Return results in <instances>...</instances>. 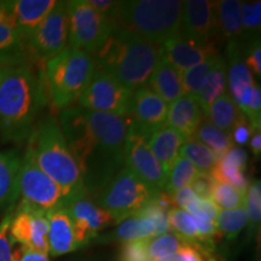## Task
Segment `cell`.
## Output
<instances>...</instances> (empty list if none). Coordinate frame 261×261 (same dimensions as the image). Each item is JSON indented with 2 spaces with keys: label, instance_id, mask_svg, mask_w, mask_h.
I'll list each match as a JSON object with an SVG mask.
<instances>
[{
  "label": "cell",
  "instance_id": "19",
  "mask_svg": "<svg viewBox=\"0 0 261 261\" xmlns=\"http://www.w3.org/2000/svg\"><path fill=\"white\" fill-rule=\"evenodd\" d=\"M48 223V253L52 256L63 255L76 250L74 240L73 219L67 207L55 208L46 212Z\"/></svg>",
  "mask_w": 261,
  "mask_h": 261
},
{
  "label": "cell",
  "instance_id": "16",
  "mask_svg": "<svg viewBox=\"0 0 261 261\" xmlns=\"http://www.w3.org/2000/svg\"><path fill=\"white\" fill-rule=\"evenodd\" d=\"M168 104L149 87L133 92L128 119L146 136L165 126Z\"/></svg>",
  "mask_w": 261,
  "mask_h": 261
},
{
  "label": "cell",
  "instance_id": "17",
  "mask_svg": "<svg viewBox=\"0 0 261 261\" xmlns=\"http://www.w3.org/2000/svg\"><path fill=\"white\" fill-rule=\"evenodd\" d=\"M217 56L219 54L215 42L200 44L188 40L180 34L162 44V57L180 73Z\"/></svg>",
  "mask_w": 261,
  "mask_h": 261
},
{
  "label": "cell",
  "instance_id": "1",
  "mask_svg": "<svg viewBox=\"0 0 261 261\" xmlns=\"http://www.w3.org/2000/svg\"><path fill=\"white\" fill-rule=\"evenodd\" d=\"M58 125L80 169L87 196L96 197L123 167L128 117L77 106L62 110Z\"/></svg>",
  "mask_w": 261,
  "mask_h": 261
},
{
  "label": "cell",
  "instance_id": "33",
  "mask_svg": "<svg viewBox=\"0 0 261 261\" xmlns=\"http://www.w3.org/2000/svg\"><path fill=\"white\" fill-rule=\"evenodd\" d=\"M198 171L190 161L179 156L173 163L172 168L169 169L163 192L167 195H172L173 192L180 190L182 188L190 187Z\"/></svg>",
  "mask_w": 261,
  "mask_h": 261
},
{
  "label": "cell",
  "instance_id": "51",
  "mask_svg": "<svg viewBox=\"0 0 261 261\" xmlns=\"http://www.w3.org/2000/svg\"><path fill=\"white\" fill-rule=\"evenodd\" d=\"M12 261H14V260H12Z\"/></svg>",
  "mask_w": 261,
  "mask_h": 261
},
{
  "label": "cell",
  "instance_id": "46",
  "mask_svg": "<svg viewBox=\"0 0 261 261\" xmlns=\"http://www.w3.org/2000/svg\"><path fill=\"white\" fill-rule=\"evenodd\" d=\"M89 4L96 10L98 14L106 17L110 23H113L117 11V4L119 2H112V0H87Z\"/></svg>",
  "mask_w": 261,
  "mask_h": 261
},
{
  "label": "cell",
  "instance_id": "45",
  "mask_svg": "<svg viewBox=\"0 0 261 261\" xmlns=\"http://www.w3.org/2000/svg\"><path fill=\"white\" fill-rule=\"evenodd\" d=\"M169 203H171L172 208H178V210L185 211L188 205L192 203L195 200H197V195L195 194L191 187L182 188L180 190L173 192L172 195H168Z\"/></svg>",
  "mask_w": 261,
  "mask_h": 261
},
{
  "label": "cell",
  "instance_id": "31",
  "mask_svg": "<svg viewBox=\"0 0 261 261\" xmlns=\"http://www.w3.org/2000/svg\"><path fill=\"white\" fill-rule=\"evenodd\" d=\"M168 224L169 227L175 232V236L185 244L203 249L201 247V238L198 236L195 220L191 214L178 208H171L168 211Z\"/></svg>",
  "mask_w": 261,
  "mask_h": 261
},
{
  "label": "cell",
  "instance_id": "9",
  "mask_svg": "<svg viewBox=\"0 0 261 261\" xmlns=\"http://www.w3.org/2000/svg\"><path fill=\"white\" fill-rule=\"evenodd\" d=\"M18 187L21 201L37 210L48 212L55 208L68 207L70 203L67 192L38 167L28 148H25L21 160Z\"/></svg>",
  "mask_w": 261,
  "mask_h": 261
},
{
  "label": "cell",
  "instance_id": "50",
  "mask_svg": "<svg viewBox=\"0 0 261 261\" xmlns=\"http://www.w3.org/2000/svg\"><path fill=\"white\" fill-rule=\"evenodd\" d=\"M5 70H6V68H5V67H3V65H0V81H2L3 76H4Z\"/></svg>",
  "mask_w": 261,
  "mask_h": 261
},
{
  "label": "cell",
  "instance_id": "10",
  "mask_svg": "<svg viewBox=\"0 0 261 261\" xmlns=\"http://www.w3.org/2000/svg\"><path fill=\"white\" fill-rule=\"evenodd\" d=\"M149 137L128 119V128L125 140L123 166L156 194L165 190L167 174L152 154L148 143Z\"/></svg>",
  "mask_w": 261,
  "mask_h": 261
},
{
  "label": "cell",
  "instance_id": "44",
  "mask_svg": "<svg viewBox=\"0 0 261 261\" xmlns=\"http://www.w3.org/2000/svg\"><path fill=\"white\" fill-rule=\"evenodd\" d=\"M249 47L247 48V56L244 58V63L250 70V73L256 75L257 77L261 76V46L260 38L254 39L249 41Z\"/></svg>",
  "mask_w": 261,
  "mask_h": 261
},
{
  "label": "cell",
  "instance_id": "28",
  "mask_svg": "<svg viewBox=\"0 0 261 261\" xmlns=\"http://www.w3.org/2000/svg\"><path fill=\"white\" fill-rule=\"evenodd\" d=\"M27 52L19 35L0 22V65L5 68L25 63Z\"/></svg>",
  "mask_w": 261,
  "mask_h": 261
},
{
  "label": "cell",
  "instance_id": "18",
  "mask_svg": "<svg viewBox=\"0 0 261 261\" xmlns=\"http://www.w3.org/2000/svg\"><path fill=\"white\" fill-rule=\"evenodd\" d=\"M4 4L12 28L24 44L48 15L56 0H10Z\"/></svg>",
  "mask_w": 261,
  "mask_h": 261
},
{
  "label": "cell",
  "instance_id": "15",
  "mask_svg": "<svg viewBox=\"0 0 261 261\" xmlns=\"http://www.w3.org/2000/svg\"><path fill=\"white\" fill-rule=\"evenodd\" d=\"M227 67L226 79L228 85V94L232 98L234 104L246 116L253 90L255 87L253 74L244 63L243 51L240 42L227 44Z\"/></svg>",
  "mask_w": 261,
  "mask_h": 261
},
{
  "label": "cell",
  "instance_id": "43",
  "mask_svg": "<svg viewBox=\"0 0 261 261\" xmlns=\"http://www.w3.org/2000/svg\"><path fill=\"white\" fill-rule=\"evenodd\" d=\"M215 182L210 173L198 172L190 187L198 198H211Z\"/></svg>",
  "mask_w": 261,
  "mask_h": 261
},
{
  "label": "cell",
  "instance_id": "11",
  "mask_svg": "<svg viewBox=\"0 0 261 261\" xmlns=\"http://www.w3.org/2000/svg\"><path fill=\"white\" fill-rule=\"evenodd\" d=\"M133 92L117 83L112 75L96 69L86 90L79 97V107L91 112L128 117Z\"/></svg>",
  "mask_w": 261,
  "mask_h": 261
},
{
  "label": "cell",
  "instance_id": "4",
  "mask_svg": "<svg viewBox=\"0 0 261 261\" xmlns=\"http://www.w3.org/2000/svg\"><path fill=\"white\" fill-rule=\"evenodd\" d=\"M27 140L25 148L31 150L38 167L67 192L70 203L87 195L80 169L54 116L42 119Z\"/></svg>",
  "mask_w": 261,
  "mask_h": 261
},
{
  "label": "cell",
  "instance_id": "41",
  "mask_svg": "<svg viewBox=\"0 0 261 261\" xmlns=\"http://www.w3.org/2000/svg\"><path fill=\"white\" fill-rule=\"evenodd\" d=\"M120 261H151L146 253V240L127 242L122 247Z\"/></svg>",
  "mask_w": 261,
  "mask_h": 261
},
{
  "label": "cell",
  "instance_id": "34",
  "mask_svg": "<svg viewBox=\"0 0 261 261\" xmlns=\"http://www.w3.org/2000/svg\"><path fill=\"white\" fill-rule=\"evenodd\" d=\"M248 223L246 207H238L236 210H219L215 219L218 232L223 233L228 240H233L243 230Z\"/></svg>",
  "mask_w": 261,
  "mask_h": 261
},
{
  "label": "cell",
  "instance_id": "5",
  "mask_svg": "<svg viewBox=\"0 0 261 261\" xmlns=\"http://www.w3.org/2000/svg\"><path fill=\"white\" fill-rule=\"evenodd\" d=\"M182 2L127 0L119 2L113 31L128 33L151 44L162 45L180 34Z\"/></svg>",
  "mask_w": 261,
  "mask_h": 261
},
{
  "label": "cell",
  "instance_id": "2",
  "mask_svg": "<svg viewBox=\"0 0 261 261\" xmlns=\"http://www.w3.org/2000/svg\"><path fill=\"white\" fill-rule=\"evenodd\" d=\"M46 104L42 74L27 63L6 68L0 81V137L22 143L31 136L39 114Z\"/></svg>",
  "mask_w": 261,
  "mask_h": 261
},
{
  "label": "cell",
  "instance_id": "14",
  "mask_svg": "<svg viewBox=\"0 0 261 261\" xmlns=\"http://www.w3.org/2000/svg\"><path fill=\"white\" fill-rule=\"evenodd\" d=\"M215 2L189 0L182 2L180 35L188 40L208 44L218 37Z\"/></svg>",
  "mask_w": 261,
  "mask_h": 261
},
{
  "label": "cell",
  "instance_id": "20",
  "mask_svg": "<svg viewBox=\"0 0 261 261\" xmlns=\"http://www.w3.org/2000/svg\"><path fill=\"white\" fill-rule=\"evenodd\" d=\"M204 120V114L196 97L182 96L168 106L165 125L191 139L195 130Z\"/></svg>",
  "mask_w": 261,
  "mask_h": 261
},
{
  "label": "cell",
  "instance_id": "37",
  "mask_svg": "<svg viewBox=\"0 0 261 261\" xmlns=\"http://www.w3.org/2000/svg\"><path fill=\"white\" fill-rule=\"evenodd\" d=\"M241 21H242V38H248L253 41L260 38L259 31L261 27V3L244 2L241 4Z\"/></svg>",
  "mask_w": 261,
  "mask_h": 261
},
{
  "label": "cell",
  "instance_id": "26",
  "mask_svg": "<svg viewBox=\"0 0 261 261\" xmlns=\"http://www.w3.org/2000/svg\"><path fill=\"white\" fill-rule=\"evenodd\" d=\"M227 79H226V63L224 58L218 56L212 70L205 79L203 87H202L200 94L197 96L198 104H200L204 117L207 115L211 104L215 99L223 96L227 92Z\"/></svg>",
  "mask_w": 261,
  "mask_h": 261
},
{
  "label": "cell",
  "instance_id": "35",
  "mask_svg": "<svg viewBox=\"0 0 261 261\" xmlns=\"http://www.w3.org/2000/svg\"><path fill=\"white\" fill-rule=\"evenodd\" d=\"M217 57L204 61L203 63L195 65V67L181 73V84L184 96L197 98L202 87H203V84L205 79H207L208 74H210L212 68H213Z\"/></svg>",
  "mask_w": 261,
  "mask_h": 261
},
{
  "label": "cell",
  "instance_id": "32",
  "mask_svg": "<svg viewBox=\"0 0 261 261\" xmlns=\"http://www.w3.org/2000/svg\"><path fill=\"white\" fill-rule=\"evenodd\" d=\"M180 158L187 159L201 173H211L218 161L212 150L195 139H188L180 148Z\"/></svg>",
  "mask_w": 261,
  "mask_h": 261
},
{
  "label": "cell",
  "instance_id": "40",
  "mask_svg": "<svg viewBox=\"0 0 261 261\" xmlns=\"http://www.w3.org/2000/svg\"><path fill=\"white\" fill-rule=\"evenodd\" d=\"M248 154L243 148L232 146L223 158L218 160L213 168L219 171H242L246 172Z\"/></svg>",
  "mask_w": 261,
  "mask_h": 261
},
{
  "label": "cell",
  "instance_id": "27",
  "mask_svg": "<svg viewBox=\"0 0 261 261\" xmlns=\"http://www.w3.org/2000/svg\"><path fill=\"white\" fill-rule=\"evenodd\" d=\"M205 117L210 119V122L217 128L231 135L233 127L244 116L241 113V110L238 109V107L234 104L230 94L226 92L211 104Z\"/></svg>",
  "mask_w": 261,
  "mask_h": 261
},
{
  "label": "cell",
  "instance_id": "42",
  "mask_svg": "<svg viewBox=\"0 0 261 261\" xmlns=\"http://www.w3.org/2000/svg\"><path fill=\"white\" fill-rule=\"evenodd\" d=\"M204 253L203 249H200V248L184 244L178 252L154 261H205Z\"/></svg>",
  "mask_w": 261,
  "mask_h": 261
},
{
  "label": "cell",
  "instance_id": "39",
  "mask_svg": "<svg viewBox=\"0 0 261 261\" xmlns=\"http://www.w3.org/2000/svg\"><path fill=\"white\" fill-rule=\"evenodd\" d=\"M244 207L247 211L248 223L250 230H255L259 226L261 220V182L260 180L254 181L249 185L246 192Z\"/></svg>",
  "mask_w": 261,
  "mask_h": 261
},
{
  "label": "cell",
  "instance_id": "8",
  "mask_svg": "<svg viewBox=\"0 0 261 261\" xmlns=\"http://www.w3.org/2000/svg\"><path fill=\"white\" fill-rule=\"evenodd\" d=\"M68 47L94 55L112 34V23L98 14L87 0L67 2Z\"/></svg>",
  "mask_w": 261,
  "mask_h": 261
},
{
  "label": "cell",
  "instance_id": "48",
  "mask_svg": "<svg viewBox=\"0 0 261 261\" xmlns=\"http://www.w3.org/2000/svg\"><path fill=\"white\" fill-rule=\"evenodd\" d=\"M253 128L250 125L247 123V119L243 117L241 121L237 122V125L233 127L232 132H231V138L232 142H236L240 145H246L247 143H249L250 137H252Z\"/></svg>",
  "mask_w": 261,
  "mask_h": 261
},
{
  "label": "cell",
  "instance_id": "38",
  "mask_svg": "<svg viewBox=\"0 0 261 261\" xmlns=\"http://www.w3.org/2000/svg\"><path fill=\"white\" fill-rule=\"evenodd\" d=\"M184 244L174 233L160 234L146 240V253L150 260L154 261L178 252Z\"/></svg>",
  "mask_w": 261,
  "mask_h": 261
},
{
  "label": "cell",
  "instance_id": "24",
  "mask_svg": "<svg viewBox=\"0 0 261 261\" xmlns=\"http://www.w3.org/2000/svg\"><path fill=\"white\" fill-rule=\"evenodd\" d=\"M241 4L238 0L215 2L217 31L227 42H240L242 39Z\"/></svg>",
  "mask_w": 261,
  "mask_h": 261
},
{
  "label": "cell",
  "instance_id": "13",
  "mask_svg": "<svg viewBox=\"0 0 261 261\" xmlns=\"http://www.w3.org/2000/svg\"><path fill=\"white\" fill-rule=\"evenodd\" d=\"M48 223L46 212L33 208L23 201L15 207L10 225L12 242L48 254Z\"/></svg>",
  "mask_w": 261,
  "mask_h": 261
},
{
  "label": "cell",
  "instance_id": "30",
  "mask_svg": "<svg viewBox=\"0 0 261 261\" xmlns=\"http://www.w3.org/2000/svg\"><path fill=\"white\" fill-rule=\"evenodd\" d=\"M191 139L201 143L208 149L212 150L217 156L218 160L226 154V152L233 146L232 138L230 133L224 132L217 127L212 125L210 121L203 120L195 130Z\"/></svg>",
  "mask_w": 261,
  "mask_h": 261
},
{
  "label": "cell",
  "instance_id": "7",
  "mask_svg": "<svg viewBox=\"0 0 261 261\" xmlns=\"http://www.w3.org/2000/svg\"><path fill=\"white\" fill-rule=\"evenodd\" d=\"M160 195L123 166L94 200L98 207L108 212L117 224L136 217Z\"/></svg>",
  "mask_w": 261,
  "mask_h": 261
},
{
  "label": "cell",
  "instance_id": "22",
  "mask_svg": "<svg viewBox=\"0 0 261 261\" xmlns=\"http://www.w3.org/2000/svg\"><path fill=\"white\" fill-rule=\"evenodd\" d=\"M21 155L17 150L0 151V208H14L19 196Z\"/></svg>",
  "mask_w": 261,
  "mask_h": 261
},
{
  "label": "cell",
  "instance_id": "25",
  "mask_svg": "<svg viewBox=\"0 0 261 261\" xmlns=\"http://www.w3.org/2000/svg\"><path fill=\"white\" fill-rule=\"evenodd\" d=\"M67 208L69 211L71 219L85 221L94 236L103 228L115 224V220L112 215L98 207L96 203H93L87 195L74 200Z\"/></svg>",
  "mask_w": 261,
  "mask_h": 261
},
{
  "label": "cell",
  "instance_id": "6",
  "mask_svg": "<svg viewBox=\"0 0 261 261\" xmlns=\"http://www.w3.org/2000/svg\"><path fill=\"white\" fill-rule=\"evenodd\" d=\"M94 70L92 55L68 46L45 62L44 79L55 106L63 110L79 99L91 83Z\"/></svg>",
  "mask_w": 261,
  "mask_h": 261
},
{
  "label": "cell",
  "instance_id": "21",
  "mask_svg": "<svg viewBox=\"0 0 261 261\" xmlns=\"http://www.w3.org/2000/svg\"><path fill=\"white\" fill-rule=\"evenodd\" d=\"M185 142L187 138L181 133L166 125L149 136L148 143L150 149L158 161L161 163L166 174H168L173 163L179 158L180 148Z\"/></svg>",
  "mask_w": 261,
  "mask_h": 261
},
{
  "label": "cell",
  "instance_id": "47",
  "mask_svg": "<svg viewBox=\"0 0 261 261\" xmlns=\"http://www.w3.org/2000/svg\"><path fill=\"white\" fill-rule=\"evenodd\" d=\"M14 261H48V254L21 246L12 254Z\"/></svg>",
  "mask_w": 261,
  "mask_h": 261
},
{
  "label": "cell",
  "instance_id": "29",
  "mask_svg": "<svg viewBox=\"0 0 261 261\" xmlns=\"http://www.w3.org/2000/svg\"><path fill=\"white\" fill-rule=\"evenodd\" d=\"M112 233L108 234V240L133 242V241L149 240L156 236L155 225L151 220L142 217H130L122 220Z\"/></svg>",
  "mask_w": 261,
  "mask_h": 261
},
{
  "label": "cell",
  "instance_id": "23",
  "mask_svg": "<svg viewBox=\"0 0 261 261\" xmlns=\"http://www.w3.org/2000/svg\"><path fill=\"white\" fill-rule=\"evenodd\" d=\"M148 87L167 104L184 96L181 73L163 57L156 65Z\"/></svg>",
  "mask_w": 261,
  "mask_h": 261
},
{
  "label": "cell",
  "instance_id": "36",
  "mask_svg": "<svg viewBox=\"0 0 261 261\" xmlns=\"http://www.w3.org/2000/svg\"><path fill=\"white\" fill-rule=\"evenodd\" d=\"M211 200L221 211L236 210V208L244 205L246 194L231 187V185L217 181L214 185L213 192H212Z\"/></svg>",
  "mask_w": 261,
  "mask_h": 261
},
{
  "label": "cell",
  "instance_id": "12",
  "mask_svg": "<svg viewBox=\"0 0 261 261\" xmlns=\"http://www.w3.org/2000/svg\"><path fill=\"white\" fill-rule=\"evenodd\" d=\"M67 2H56L44 21L24 42L25 52L39 62H47L67 47Z\"/></svg>",
  "mask_w": 261,
  "mask_h": 261
},
{
  "label": "cell",
  "instance_id": "49",
  "mask_svg": "<svg viewBox=\"0 0 261 261\" xmlns=\"http://www.w3.org/2000/svg\"><path fill=\"white\" fill-rule=\"evenodd\" d=\"M249 145L252 148L254 155L260 158L261 154V132L259 130H254V135L250 137L249 139Z\"/></svg>",
  "mask_w": 261,
  "mask_h": 261
},
{
  "label": "cell",
  "instance_id": "3",
  "mask_svg": "<svg viewBox=\"0 0 261 261\" xmlns=\"http://www.w3.org/2000/svg\"><path fill=\"white\" fill-rule=\"evenodd\" d=\"M93 58L96 69L106 71L130 92H136L148 87L162 58V45L113 31Z\"/></svg>",
  "mask_w": 261,
  "mask_h": 261
}]
</instances>
